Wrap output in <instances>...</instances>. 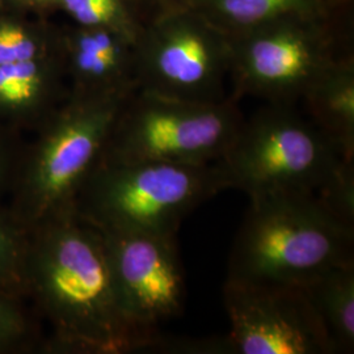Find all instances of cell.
<instances>
[{"label": "cell", "mask_w": 354, "mask_h": 354, "mask_svg": "<svg viewBox=\"0 0 354 354\" xmlns=\"http://www.w3.org/2000/svg\"><path fill=\"white\" fill-rule=\"evenodd\" d=\"M26 289L38 317L50 327L41 353L151 349L121 311L100 230L74 209L30 227Z\"/></svg>", "instance_id": "obj_1"}, {"label": "cell", "mask_w": 354, "mask_h": 354, "mask_svg": "<svg viewBox=\"0 0 354 354\" xmlns=\"http://www.w3.org/2000/svg\"><path fill=\"white\" fill-rule=\"evenodd\" d=\"M250 200L226 279L302 285L333 266L354 264V228L330 214L315 194Z\"/></svg>", "instance_id": "obj_2"}, {"label": "cell", "mask_w": 354, "mask_h": 354, "mask_svg": "<svg viewBox=\"0 0 354 354\" xmlns=\"http://www.w3.org/2000/svg\"><path fill=\"white\" fill-rule=\"evenodd\" d=\"M130 95L70 92L38 127L26 145L7 203L29 227L74 209Z\"/></svg>", "instance_id": "obj_3"}, {"label": "cell", "mask_w": 354, "mask_h": 354, "mask_svg": "<svg viewBox=\"0 0 354 354\" xmlns=\"http://www.w3.org/2000/svg\"><path fill=\"white\" fill-rule=\"evenodd\" d=\"M226 189L216 163H97L74 212L102 231L176 236L185 216Z\"/></svg>", "instance_id": "obj_4"}, {"label": "cell", "mask_w": 354, "mask_h": 354, "mask_svg": "<svg viewBox=\"0 0 354 354\" xmlns=\"http://www.w3.org/2000/svg\"><path fill=\"white\" fill-rule=\"evenodd\" d=\"M236 102L231 96L184 102L137 89L124 102L97 163H215L244 121Z\"/></svg>", "instance_id": "obj_5"}, {"label": "cell", "mask_w": 354, "mask_h": 354, "mask_svg": "<svg viewBox=\"0 0 354 354\" xmlns=\"http://www.w3.org/2000/svg\"><path fill=\"white\" fill-rule=\"evenodd\" d=\"M342 156L310 120L288 104H270L243 121L226 153L215 162L227 189L250 198L276 193L317 194Z\"/></svg>", "instance_id": "obj_6"}, {"label": "cell", "mask_w": 354, "mask_h": 354, "mask_svg": "<svg viewBox=\"0 0 354 354\" xmlns=\"http://www.w3.org/2000/svg\"><path fill=\"white\" fill-rule=\"evenodd\" d=\"M337 16V15H336ZM336 16L289 17L231 36L232 95L294 105L328 68L352 54Z\"/></svg>", "instance_id": "obj_7"}, {"label": "cell", "mask_w": 354, "mask_h": 354, "mask_svg": "<svg viewBox=\"0 0 354 354\" xmlns=\"http://www.w3.org/2000/svg\"><path fill=\"white\" fill-rule=\"evenodd\" d=\"M231 36L181 6L147 17L136 41L137 89L184 102L226 100Z\"/></svg>", "instance_id": "obj_8"}, {"label": "cell", "mask_w": 354, "mask_h": 354, "mask_svg": "<svg viewBox=\"0 0 354 354\" xmlns=\"http://www.w3.org/2000/svg\"><path fill=\"white\" fill-rule=\"evenodd\" d=\"M100 232L121 311L150 342L151 349H163L167 339L160 324L180 317L187 298L176 236Z\"/></svg>", "instance_id": "obj_9"}, {"label": "cell", "mask_w": 354, "mask_h": 354, "mask_svg": "<svg viewBox=\"0 0 354 354\" xmlns=\"http://www.w3.org/2000/svg\"><path fill=\"white\" fill-rule=\"evenodd\" d=\"M222 291L231 353H336L301 285L226 279Z\"/></svg>", "instance_id": "obj_10"}, {"label": "cell", "mask_w": 354, "mask_h": 354, "mask_svg": "<svg viewBox=\"0 0 354 354\" xmlns=\"http://www.w3.org/2000/svg\"><path fill=\"white\" fill-rule=\"evenodd\" d=\"M68 88L80 95H130L137 91L136 44L102 28H61Z\"/></svg>", "instance_id": "obj_11"}, {"label": "cell", "mask_w": 354, "mask_h": 354, "mask_svg": "<svg viewBox=\"0 0 354 354\" xmlns=\"http://www.w3.org/2000/svg\"><path fill=\"white\" fill-rule=\"evenodd\" d=\"M68 93L62 49L35 61L0 64V124L36 131Z\"/></svg>", "instance_id": "obj_12"}, {"label": "cell", "mask_w": 354, "mask_h": 354, "mask_svg": "<svg viewBox=\"0 0 354 354\" xmlns=\"http://www.w3.org/2000/svg\"><path fill=\"white\" fill-rule=\"evenodd\" d=\"M310 121L345 160H354L353 54L333 64L306 91Z\"/></svg>", "instance_id": "obj_13"}, {"label": "cell", "mask_w": 354, "mask_h": 354, "mask_svg": "<svg viewBox=\"0 0 354 354\" xmlns=\"http://www.w3.org/2000/svg\"><path fill=\"white\" fill-rule=\"evenodd\" d=\"M348 0H187L228 35L289 17L336 16Z\"/></svg>", "instance_id": "obj_14"}, {"label": "cell", "mask_w": 354, "mask_h": 354, "mask_svg": "<svg viewBox=\"0 0 354 354\" xmlns=\"http://www.w3.org/2000/svg\"><path fill=\"white\" fill-rule=\"evenodd\" d=\"M336 353L354 351V264L333 266L301 285Z\"/></svg>", "instance_id": "obj_15"}, {"label": "cell", "mask_w": 354, "mask_h": 354, "mask_svg": "<svg viewBox=\"0 0 354 354\" xmlns=\"http://www.w3.org/2000/svg\"><path fill=\"white\" fill-rule=\"evenodd\" d=\"M61 51V28L48 19L0 10V64H20Z\"/></svg>", "instance_id": "obj_16"}, {"label": "cell", "mask_w": 354, "mask_h": 354, "mask_svg": "<svg viewBox=\"0 0 354 354\" xmlns=\"http://www.w3.org/2000/svg\"><path fill=\"white\" fill-rule=\"evenodd\" d=\"M59 11L76 26L108 29L134 44L149 17L137 0H59Z\"/></svg>", "instance_id": "obj_17"}, {"label": "cell", "mask_w": 354, "mask_h": 354, "mask_svg": "<svg viewBox=\"0 0 354 354\" xmlns=\"http://www.w3.org/2000/svg\"><path fill=\"white\" fill-rule=\"evenodd\" d=\"M30 227L0 203V292L28 301L26 256Z\"/></svg>", "instance_id": "obj_18"}, {"label": "cell", "mask_w": 354, "mask_h": 354, "mask_svg": "<svg viewBox=\"0 0 354 354\" xmlns=\"http://www.w3.org/2000/svg\"><path fill=\"white\" fill-rule=\"evenodd\" d=\"M38 319L26 301L0 292V354L41 352L45 336Z\"/></svg>", "instance_id": "obj_19"}, {"label": "cell", "mask_w": 354, "mask_h": 354, "mask_svg": "<svg viewBox=\"0 0 354 354\" xmlns=\"http://www.w3.org/2000/svg\"><path fill=\"white\" fill-rule=\"evenodd\" d=\"M315 197L335 218L354 228V160H342Z\"/></svg>", "instance_id": "obj_20"}, {"label": "cell", "mask_w": 354, "mask_h": 354, "mask_svg": "<svg viewBox=\"0 0 354 354\" xmlns=\"http://www.w3.org/2000/svg\"><path fill=\"white\" fill-rule=\"evenodd\" d=\"M26 145L21 131L0 124V203L11 193Z\"/></svg>", "instance_id": "obj_21"}, {"label": "cell", "mask_w": 354, "mask_h": 354, "mask_svg": "<svg viewBox=\"0 0 354 354\" xmlns=\"http://www.w3.org/2000/svg\"><path fill=\"white\" fill-rule=\"evenodd\" d=\"M0 10L48 19L59 11V0H0Z\"/></svg>", "instance_id": "obj_22"}, {"label": "cell", "mask_w": 354, "mask_h": 354, "mask_svg": "<svg viewBox=\"0 0 354 354\" xmlns=\"http://www.w3.org/2000/svg\"><path fill=\"white\" fill-rule=\"evenodd\" d=\"M147 16L153 13L187 6V0H137Z\"/></svg>", "instance_id": "obj_23"}]
</instances>
